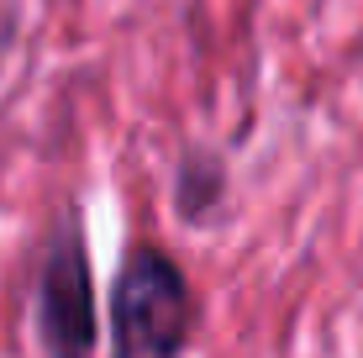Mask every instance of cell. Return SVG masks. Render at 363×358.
<instances>
[{
	"label": "cell",
	"instance_id": "obj_1",
	"mask_svg": "<svg viewBox=\"0 0 363 358\" xmlns=\"http://www.w3.org/2000/svg\"><path fill=\"white\" fill-rule=\"evenodd\" d=\"M190 285L164 248L137 242L116 274L111 327H116V358H174L190 337Z\"/></svg>",
	"mask_w": 363,
	"mask_h": 358
},
{
	"label": "cell",
	"instance_id": "obj_2",
	"mask_svg": "<svg viewBox=\"0 0 363 358\" xmlns=\"http://www.w3.org/2000/svg\"><path fill=\"white\" fill-rule=\"evenodd\" d=\"M43 342L53 358H90L95 342V290H90V258L79 232L48 248L43 264Z\"/></svg>",
	"mask_w": 363,
	"mask_h": 358
}]
</instances>
